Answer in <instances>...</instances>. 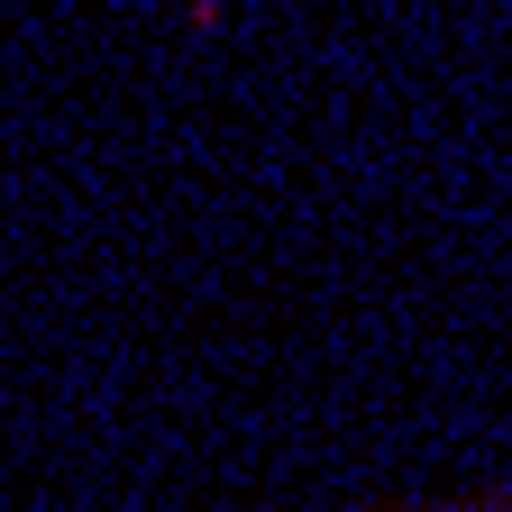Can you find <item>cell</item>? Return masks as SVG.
<instances>
[{
  "label": "cell",
  "instance_id": "obj_1",
  "mask_svg": "<svg viewBox=\"0 0 512 512\" xmlns=\"http://www.w3.org/2000/svg\"><path fill=\"white\" fill-rule=\"evenodd\" d=\"M320 512H512V439L458 458L448 476H403V485H375V494L320 503Z\"/></svg>",
  "mask_w": 512,
  "mask_h": 512
}]
</instances>
